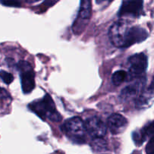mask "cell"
<instances>
[{
  "instance_id": "obj_1",
  "label": "cell",
  "mask_w": 154,
  "mask_h": 154,
  "mask_svg": "<svg viewBox=\"0 0 154 154\" xmlns=\"http://www.w3.org/2000/svg\"><path fill=\"white\" fill-rule=\"evenodd\" d=\"M108 36L114 46L123 48L143 42L147 38L148 34L144 29L132 26L127 21L120 20L111 26Z\"/></svg>"
},
{
  "instance_id": "obj_2",
  "label": "cell",
  "mask_w": 154,
  "mask_h": 154,
  "mask_svg": "<svg viewBox=\"0 0 154 154\" xmlns=\"http://www.w3.org/2000/svg\"><path fill=\"white\" fill-rule=\"evenodd\" d=\"M29 108L43 120H45L47 117L55 122L62 120L61 115L56 109L55 103L49 94L45 95L41 101L29 104Z\"/></svg>"
},
{
  "instance_id": "obj_3",
  "label": "cell",
  "mask_w": 154,
  "mask_h": 154,
  "mask_svg": "<svg viewBox=\"0 0 154 154\" xmlns=\"http://www.w3.org/2000/svg\"><path fill=\"white\" fill-rule=\"evenodd\" d=\"M66 135L76 143H83L86 138L85 123L80 117H75L69 119L63 125Z\"/></svg>"
},
{
  "instance_id": "obj_4",
  "label": "cell",
  "mask_w": 154,
  "mask_h": 154,
  "mask_svg": "<svg viewBox=\"0 0 154 154\" xmlns=\"http://www.w3.org/2000/svg\"><path fill=\"white\" fill-rule=\"evenodd\" d=\"M17 69L20 75L21 86L24 93H29L35 87V73L31 65L26 61H20L17 64Z\"/></svg>"
},
{
  "instance_id": "obj_5",
  "label": "cell",
  "mask_w": 154,
  "mask_h": 154,
  "mask_svg": "<svg viewBox=\"0 0 154 154\" xmlns=\"http://www.w3.org/2000/svg\"><path fill=\"white\" fill-rule=\"evenodd\" d=\"M91 11V2L87 0L81 1L79 14L72 26V29L75 34L80 35L84 31L90 19Z\"/></svg>"
},
{
  "instance_id": "obj_6",
  "label": "cell",
  "mask_w": 154,
  "mask_h": 154,
  "mask_svg": "<svg viewBox=\"0 0 154 154\" xmlns=\"http://www.w3.org/2000/svg\"><path fill=\"white\" fill-rule=\"evenodd\" d=\"M147 57L143 53L132 56L129 59V78H138L147 68Z\"/></svg>"
},
{
  "instance_id": "obj_7",
  "label": "cell",
  "mask_w": 154,
  "mask_h": 154,
  "mask_svg": "<svg viewBox=\"0 0 154 154\" xmlns=\"http://www.w3.org/2000/svg\"><path fill=\"white\" fill-rule=\"evenodd\" d=\"M85 128L87 133L94 138H101L105 136L107 132L106 125L100 118L93 117L85 122Z\"/></svg>"
},
{
  "instance_id": "obj_8",
  "label": "cell",
  "mask_w": 154,
  "mask_h": 154,
  "mask_svg": "<svg viewBox=\"0 0 154 154\" xmlns=\"http://www.w3.org/2000/svg\"><path fill=\"white\" fill-rule=\"evenodd\" d=\"M143 12L142 1H124L119 11V16L139 17Z\"/></svg>"
},
{
  "instance_id": "obj_9",
  "label": "cell",
  "mask_w": 154,
  "mask_h": 154,
  "mask_svg": "<svg viewBox=\"0 0 154 154\" xmlns=\"http://www.w3.org/2000/svg\"><path fill=\"white\" fill-rule=\"evenodd\" d=\"M127 125V120L121 114H112L108 119V129L114 135H117L123 132L126 129Z\"/></svg>"
},
{
  "instance_id": "obj_10",
  "label": "cell",
  "mask_w": 154,
  "mask_h": 154,
  "mask_svg": "<svg viewBox=\"0 0 154 154\" xmlns=\"http://www.w3.org/2000/svg\"><path fill=\"white\" fill-rule=\"evenodd\" d=\"M144 83H145V79L144 78H139L138 81H136L135 84L125 87L120 93V97L123 100H128V99H130L131 98L137 96L140 90L144 87Z\"/></svg>"
},
{
  "instance_id": "obj_11",
  "label": "cell",
  "mask_w": 154,
  "mask_h": 154,
  "mask_svg": "<svg viewBox=\"0 0 154 154\" xmlns=\"http://www.w3.org/2000/svg\"><path fill=\"white\" fill-rule=\"evenodd\" d=\"M154 134V121L144 126L139 132H135L132 135L134 141L136 145H141L147 137Z\"/></svg>"
},
{
  "instance_id": "obj_12",
  "label": "cell",
  "mask_w": 154,
  "mask_h": 154,
  "mask_svg": "<svg viewBox=\"0 0 154 154\" xmlns=\"http://www.w3.org/2000/svg\"><path fill=\"white\" fill-rule=\"evenodd\" d=\"M127 78V73L123 70L117 71L112 75V82L116 86H118L124 82Z\"/></svg>"
},
{
  "instance_id": "obj_13",
  "label": "cell",
  "mask_w": 154,
  "mask_h": 154,
  "mask_svg": "<svg viewBox=\"0 0 154 154\" xmlns=\"http://www.w3.org/2000/svg\"><path fill=\"white\" fill-rule=\"evenodd\" d=\"M91 146L93 150L96 151H105L107 150V142L104 139L101 138H94L91 143Z\"/></svg>"
},
{
  "instance_id": "obj_14",
  "label": "cell",
  "mask_w": 154,
  "mask_h": 154,
  "mask_svg": "<svg viewBox=\"0 0 154 154\" xmlns=\"http://www.w3.org/2000/svg\"><path fill=\"white\" fill-rule=\"evenodd\" d=\"M0 78L6 84H10L14 81V77L12 74L3 70L0 71Z\"/></svg>"
},
{
  "instance_id": "obj_15",
  "label": "cell",
  "mask_w": 154,
  "mask_h": 154,
  "mask_svg": "<svg viewBox=\"0 0 154 154\" xmlns=\"http://www.w3.org/2000/svg\"><path fill=\"white\" fill-rule=\"evenodd\" d=\"M146 153L154 154V135L150 138L146 146Z\"/></svg>"
},
{
  "instance_id": "obj_16",
  "label": "cell",
  "mask_w": 154,
  "mask_h": 154,
  "mask_svg": "<svg viewBox=\"0 0 154 154\" xmlns=\"http://www.w3.org/2000/svg\"><path fill=\"white\" fill-rule=\"evenodd\" d=\"M0 3L8 7H20V2L17 1H0Z\"/></svg>"
},
{
  "instance_id": "obj_17",
  "label": "cell",
  "mask_w": 154,
  "mask_h": 154,
  "mask_svg": "<svg viewBox=\"0 0 154 154\" xmlns=\"http://www.w3.org/2000/svg\"><path fill=\"white\" fill-rule=\"evenodd\" d=\"M10 98V94L4 88L0 87V99H5Z\"/></svg>"
},
{
  "instance_id": "obj_18",
  "label": "cell",
  "mask_w": 154,
  "mask_h": 154,
  "mask_svg": "<svg viewBox=\"0 0 154 154\" xmlns=\"http://www.w3.org/2000/svg\"><path fill=\"white\" fill-rule=\"evenodd\" d=\"M148 90H149V91H150V92L154 91V75H153V80H152L151 84H150V87H149Z\"/></svg>"
},
{
  "instance_id": "obj_19",
  "label": "cell",
  "mask_w": 154,
  "mask_h": 154,
  "mask_svg": "<svg viewBox=\"0 0 154 154\" xmlns=\"http://www.w3.org/2000/svg\"><path fill=\"white\" fill-rule=\"evenodd\" d=\"M132 154H141V153H140V152H138V151H135Z\"/></svg>"
}]
</instances>
